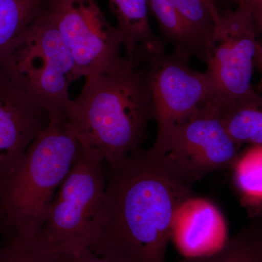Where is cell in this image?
Listing matches in <instances>:
<instances>
[{"label": "cell", "mask_w": 262, "mask_h": 262, "mask_svg": "<svg viewBox=\"0 0 262 262\" xmlns=\"http://www.w3.org/2000/svg\"><path fill=\"white\" fill-rule=\"evenodd\" d=\"M0 65L51 117L65 116L71 84L79 77L72 52L48 10L8 46Z\"/></svg>", "instance_id": "277c9868"}, {"label": "cell", "mask_w": 262, "mask_h": 262, "mask_svg": "<svg viewBox=\"0 0 262 262\" xmlns=\"http://www.w3.org/2000/svg\"><path fill=\"white\" fill-rule=\"evenodd\" d=\"M53 0H0V58L29 26L47 13Z\"/></svg>", "instance_id": "2e32d148"}, {"label": "cell", "mask_w": 262, "mask_h": 262, "mask_svg": "<svg viewBox=\"0 0 262 262\" xmlns=\"http://www.w3.org/2000/svg\"><path fill=\"white\" fill-rule=\"evenodd\" d=\"M253 13L256 27H258L262 32V11H260V10H253Z\"/></svg>", "instance_id": "cb8c5ba5"}, {"label": "cell", "mask_w": 262, "mask_h": 262, "mask_svg": "<svg viewBox=\"0 0 262 262\" xmlns=\"http://www.w3.org/2000/svg\"><path fill=\"white\" fill-rule=\"evenodd\" d=\"M80 94L66 108L69 125L84 145L113 165L141 147L155 108L146 71L85 77Z\"/></svg>", "instance_id": "7a4b0ae2"}, {"label": "cell", "mask_w": 262, "mask_h": 262, "mask_svg": "<svg viewBox=\"0 0 262 262\" xmlns=\"http://www.w3.org/2000/svg\"><path fill=\"white\" fill-rule=\"evenodd\" d=\"M188 28L209 48L215 29L211 12L203 0H170Z\"/></svg>", "instance_id": "d6986e66"}, {"label": "cell", "mask_w": 262, "mask_h": 262, "mask_svg": "<svg viewBox=\"0 0 262 262\" xmlns=\"http://www.w3.org/2000/svg\"><path fill=\"white\" fill-rule=\"evenodd\" d=\"M238 5H245L250 7L253 10L262 11V0H232Z\"/></svg>", "instance_id": "7402d4cb"}, {"label": "cell", "mask_w": 262, "mask_h": 262, "mask_svg": "<svg viewBox=\"0 0 262 262\" xmlns=\"http://www.w3.org/2000/svg\"><path fill=\"white\" fill-rule=\"evenodd\" d=\"M195 195L151 149L108 165L101 233L91 249L115 262H165L177 208Z\"/></svg>", "instance_id": "6da1fadb"}, {"label": "cell", "mask_w": 262, "mask_h": 262, "mask_svg": "<svg viewBox=\"0 0 262 262\" xmlns=\"http://www.w3.org/2000/svg\"><path fill=\"white\" fill-rule=\"evenodd\" d=\"M50 120L47 108L0 65V179L20 165Z\"/></svg>", "instance_id": "30bf717a"}, {"label": "cell", "mask_w": 262, "mask_h": 262, "mask_svg": "<svg viewBox=\"0 0 262 262\" xmlns=\"http://www.w3.org/2000/svg\"><path fill=\"white\" fill-rule=\"evenodd\" d=\"M203 2L206 5V6L208 7L210 12H211L213 20H214L215 24L218 23L221 15L219 13L218 9H217L215 0H203Z\"/></svg>", "instance_id": "603a6c76"}, {"label": "cell", "mask_w": 262, "mask_h": 262, "mask_svg": "<svg viewBox=\"0 0 262 262\" xmlns=\"http://www.w3.org/2000/svg\"><path fill=\"white\" fill-rule=\"evenodd\" d=\"M53 253L56 262H115L100 256L89 247L63 248Z\"/></svg>", "instance_id": "ffe728a7"}, {"label": "cell", "mask_w": 262, "mask_h": 262, "mask_svg": "<svg viewBox=\"0 0 262 262\" xmlns=\"http://www.w3.org/2000/svg\"><path fill=\"white\" fill-rule=\"evenodd\" d=\"M81 144L78 157L60 186L37 237L53 251L91 248L101 233L106 187L105 161L101 155Z\"/></svg>", "instance_id": "5b68a950"}, {"label": "cell", "mask_w": 262, "mask_h": 262, "mask_svg": "<svg viewBox=\"0 0 262 262\" xmlns=\"http://www.w3.org/2000/svg\"><path fill=\"white\" fill-rule=\"evenodd\" d=\"M241 202L251 215L262 214V145L250 146L231 168Z\"/></svg>", "instance_id": "5bb4252c"}, {"label": "cell", "mask_w": 262, "mask_h": 262, "mask_svg": "<svg viewBox=\"0 0 262 262\" xmlns=\"http://www.w3.org/2000/svg\"><path fill=\"white\" fill-rule=\"evenodd\" d=\"M258 218H259L260 220H261L262 221V214L260 215L258 217Z\"/></svg>", "instance_id": "d4e9b609"}, {"label": "cell", "mask_w": 262, "mask_h": 262, "mask_svg": "<svg viewBox=\"0 0 262 262\" xmlns=\"http://www.w3.org/2000/svg\"><path fill=\"white\" fill-rule=\"evenodd\" d=\"M221 116L226 130L239 146L262 145V96L257 91L229 105Z\"/></svg>", "instance_id": "4fadbf2b"}, {"label": "cell", "mask_w": 262, "mask_h": 262, "mask_svg": "<svg viewBox=\"0 0 262 262\" xmlns=\"http://www.w3.org/2000/svg\"><path fill=\"white\" fill-rule=\"evenodd\" d=\"M227 222L214 203L195 195L179 206L172 222L171 241L184 258L219 251L229 239Z\"/></svg>", "instance_id": "8fae6325"}, {"label": "cell", "mask_w": 262, "mask_h": 262, "mask_svg": "<svg viewBox=\"0 0 262 262\" xmlns=\"http://www.w3.org/2000/svg\"><path fill=\"white\" fill-rule=\"evenodd\" d=\"M81 147L66 117H51L20 165L0 179V234L4 239L37 237Z\"/></svg>", "instance_id": "3957f363"}, {"label": "cell", "mask_w": 262, "mask_h": 262, "mask_svg": "<svg viewBox=\"0 0 262 262\" xmlns=\"http://www.w3.org/2000/svg\"><path fill=\"white\" fill-rule=\"evenodd\" d=\"M48 13L72 52L79 79L136 67L122 56L121 33L96 0H53Z\"/></svg>", "instance_id": "8992f818"}, {"label": "cell", "mask_w": 262, "mask_h": 262, "mask_svg": "<svg viewBox=\"0 0 262 262\" xmlns=\"http://www.w3.org/2000/svg\"><path fill=\"white\" fill-rule=\"evenodd\" d=\"M239 148L226 130L220 106L209 101L173 133L158 155L192 186L208 174L231 169Z\"/></svg>", "instance_id": "9c48e42d"}, {"label": "cell", "mask_w": 262, "mask_h": 262, "mask_svg": "<svg viewBox=\"0 0 262 262\" xmlns=\"http://www.w3.org/2000/svg\"><path fill=\"white\" fill-rule=\"evenodd\" d=\"M258 43L253 10L247 5L226 10L215 24L206 72L213 89L212 101L221 111L254 92L251 80Z\"/></svg>", "instance_id": "ba28073f"}, {"label": "cell", "mask_w": 262, "mask_h": 262, "mask_svg": "<svg viewBox=\"0 0 262 262\" xmlns=\"http://www.w3.org/2000/svg\"><path fill=\"white\" fill-rule=\"evenodd\" d=\"M147 2L149 10L158 20L164 39L173 44L175 50L187 53L191 58L196 56L206 63L208 48L189 30L170 0Z\"/></svg>", "instance_id": "9a60e30c"}, {"label": "cell", "mask_w": 262, "mask_h": 262, "mask_svg": "<svg viewBox=\"0 0 262 262\" xmlns=\"http://www.w3.org/2000/svg\"><path fill=\"white\" fill-rule=\"evenodd\" d=\"M0 262H56V258L37 237L15 236L0 244Z\"/></svg>", "instance_id": "ac0fdd59"}, {"label": "cell", "mask_w": 262, "mask_h": 262, "mask_svg": "<svg viewBox=\"0 0 262 262\" xmlns=\"http://www.w3.org/2000/svg\"><path fill=\"white\" fill-rule=\"evenodd\" d=\"M178 262H262V227L249 226L229 238L219 251Z\"/></svg>", "instance_id": "e0dca14e"}, {"label": "cell", "mask_w": 262, "mask_h": 262, "mask_svg": "<svg viewBox=\"0 0 262 262\" xmlns=\"http://www.w3.org/2000/svg\"><path fill=\"white\" fill-rule=\"evenodd\" d=\"M121 33L125 57L136 67L165 52L163 42L151 31L147 0H108Z\"/></svg>", "instance_id": "7c38bea8"}, {"label": "cell", "mask_w": 262, "mask_h": 262, "mask_svg": "<svg viewBox=\"0 0 262 262\" xmlns=\"http://www.w3.org/2000/svg\"><path fill=\"white\" fill-rule=\"evenodd\" d=\"M255 67L258 69V72L261 74V79L257 87V92L260 93L262 91V44L261 42L258 43L257 51L255 56Z\"/></svg>", "instance_id": "44dd1931"}, {"label": "cell", "mask_w": 262, "mask_h": 262, "mask_svg": "<svg viewBox=\"0 0 262 262\" xmlns=\"http://www.w3.org/2000/svg\"><path fill=\"white\" fill-rule=\"evenodd\" d=\"M191 57L175 50L150 58L144 63L152 95L157 137L151 148L160 155L177 129L202 106L213 99L211 82L206 72L194 70Z\"/></svg>", "instance_id": "52a82bcc"}]
</instances>
